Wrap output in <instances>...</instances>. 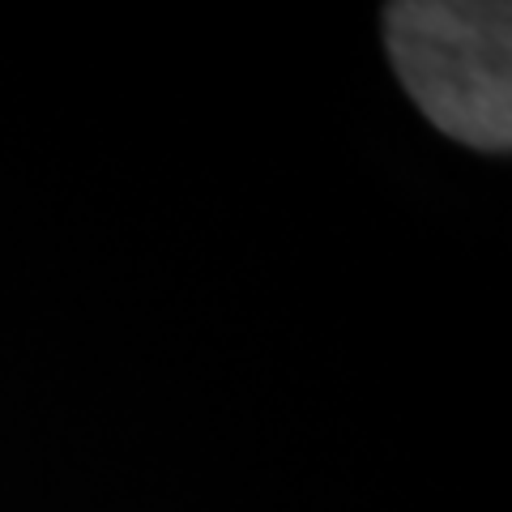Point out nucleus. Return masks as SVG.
Here are the masks:
<instances>
[{
    "label": "nucleus",
    "mask_w": 512,
    "mask_h": 512,
    "mask_svg": "<svg viewBox=\"0 0 512 512\" xmlns=\"http://www.w3.org/2000/svg\"><path fill=\"white\" fill-rule=\"evenodd\" d=\"M389 56L410 99L474 150L512 146V9L491 0H402L389 9Z\"/></svg>",
    "instance_id": "obj_1"
}]
</instances>
